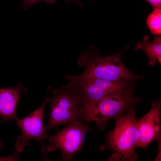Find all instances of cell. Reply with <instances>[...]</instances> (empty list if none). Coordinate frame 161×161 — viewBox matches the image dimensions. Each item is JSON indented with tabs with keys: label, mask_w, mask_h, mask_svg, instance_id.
I'll return each mask as SVG.
<instances>
[{
	"label": "cell",
	"mask_w": 161,
	"mask_h": 161,
	"mask_svg": "<svg viewBox=\"0 0 161 161\" xmlns=\"http://www.w3.org/2000/svg\"><path fill=\"white\" fill-rule=\"evenodd\" d=\"M135 106L116 119L114 129L107 135L106 144L101 147L102 149H109L119 154L123 160L129 161H135L138 157L135 152L139 139Z\"/></svg>",
	"instance_id": "3957f363"
},
{
	"label": "cell",
	"mask_w": 161,
	"mask_h": 161,
	"mask_svg": "<svg viewBox=\"0 0 161 161\" xmlns=\"http://www.w3.org/2000/svg\"><path fill=\"white\" fill-rule=\"evenodd\" d=\"M153 41L149 40V37L145 35L142 41H139L134 46L135 50H143L146 55L149 64L154 66L157 61L161 64V35H155Z\"/></svg>",
	"instance_id": "30bf717a"
},
{
	"label": "cell",
	"mask_w": 161,
	"mask_h": 161,
	"mask_svg": "<svg viewBox=\"0 0 161 161\" xmlns=\"http://www.w3.org/2000/svg\"><path fill=\"white\" fill-rule=\"evenodd\" d=\"M134 83L119 93L96 101H84L83 120L87 123L95 122L98 129L104 130L109 120L121 116L141 99L134 96Z\"/></svg>",
	"instance_id": "7a4b0ae2"
},
{
	"label": "cell",
	"mask_w": 161,
	"mask_h": 161,
	"mask_svg": "<svg viewBox=\"0 0 161 161\" xmlns=\"http://www.w3.org/2000/svg\"><path fill=\"white\" fill-rule=\"evenodd\" d=\"M48 103V97H46L38 108L24 118L19 119L16 121L22 133V135L17 138L15 146L17 151L23 150L28 145L29 140H35L40 143L42 153L46 154L47 149L44 141L48 134L43 122L44 108Z\"/></svg>",
	"instance_id": "52a82bcc"
},
{
	"label": "cell",
	"mask_w": 161,
	"mask_h": 161,
	"mask_svg": "<svg viewBox=\"0 0 161 161\" xmlns=\"http://www.w3.org/2000/svg\"><path fill=\"white\" fill-rule=\"evenodd\" d=\"M90 128L78 121L70 123L64 129L53 136L48 135L49 141L47 147L48 151L59 149L64 160H71L83 145L86 133Z\"/></svg>",
	"instance_id": "8992f818"
},
{
	"label": "cell",
	"mask_w": 161,
	"mask_h": 161,
	"mask_svg": "<svg viewBox=\"0 0 161 161\" xmlns=\"http://www.w3.org/2000/svg\"><path fill=\"white\" fill-rule=\"evenodd\" d=\"M41 2L49 4H54L56 0H23L21 5L25 11L31 8L35 4Z\"/></svg>",
	"instance_id": "7c38bea8"
},
{
	"label": "cell",
	"mask_w": 161,
	"mask_h": 161,
	"mask_svg": "<svg viewBox=\"0 0 161 161\" xmlns=\"http://www.w3.org/2000/svg\"><path fill=\"white\" fill-rule=\"evenodd\" d=\"M92 1H95L96 0H91Z\"/></svg>",
	"instance_id": "e0dca14e"
},
{
	"label": "cell",
	"mask_w": 161,
	"mask_h": 161,
	"mask_svg": "<svg viewBox=\"0 0 161 161\" xmlns=\"http://www.w3.org/2000/svg\"><path fill=\"white\" fill-rule=\"evenodd\" d=\"M152 6L153 9L161 8V0H145Z\"/></svg>",
	"instance_id": "4fadbf2b"
},
{
	"label": "cell",
	"mask_w": 161,
	"mask_h": 161,
	"mask_svg": "<svg viewBox=\"0 0 161 161\" xmlns=\"http://www.w3.org/2000/svg\"><path fill=\"white\" fill-rule=\"evenodd\" d=\"M68 85L77 89L84 101H94L119 93L134 82L127 80L117 81L89 77L67 76Z\"/></svg>",
	"instance_id": "5b68a950"
},
{
	"label": "cell",
	"mask_w": 161,
	"mask_h": 161,
	"mask_svg": "<svg viewBox=\"0 0 161 161\" xmlns=\"http://www.w3.org/2000/svg\"><path fill=\"white\" fill-rule=\"evenodd\" d=\"M3 148V145L1 141L0 140V151Z\"/></svg>",
	"instance_id": "2e32d148"
},
{
	"label": "cell",
	"mask_w": 161,
	"mask_h": 161,
	"mask_svg": "<svg viewBox=\"0 0 161 161\" xmlns=\"http://www.w3.org/2000/svg\"><path fill=\"white\" fill-rule=\"evenodd\" d=\"M53 96L48 97L50 104L49 117L45 126L48 132L59 126L83 120V100L74 86H65L54 90Z\"/></svg>",
	"instance_id": "277c9868"
},
{
	"label": "cell",
	"mask_w": 161,
	"mask_h": 161,
	"mask_svg": "<svg viewBox=\"0 0 161 161\" xmlns=\"http://www.w3.org/2000/svg\"><path fill=\"white\" fill-rule=\"evenodd\" d=\"M27 91L20 82L14 87L0 88V116L2 121H16L19 119L16 114L17 103L21 95Z\"/></svg>",
	"instance_id": "9c48e42d"
},
{
	"label": "cell",
	"mask_w": 161,
	"mask_h": 161,
	"mask_svg": "<svg viewBox=\"0 0 161 161\" xmlns=\"http://www.w3.org/2000/svg\"><path fill=\"white\" fill-rule=\"evenodd\" d=\"M125 49L112 55L102 56L95 47H90L88 50L82 52L78 57L79 65L85 68V70L77 76L114 81L127 80L132 82L143 79L141 76L129 70L121 61L120 55Z\"/></svg>",
	"instance_id": "6da1fadb"
},
{
	"label": "cell",
	"mask_w": 161,
	"mask_h": 161,
	"mask_svg": "<svg viewBox=\"0 0 161 161\" xmlns=\"http://www.w3.org/2000/svg\"><path fill=\"white\" fill-rule=\"evenodd\" d=\"M66 1L68 3H69L70 2H74L78 4L80 7H81L83 5L79 0H64Z\"/></svg>",
	"instance_id": "9a60e30c"
},
{
	"label": "cell",
	"mask_w": 161,
	"mask_h": 161,
	"mask_svg": "<svg viewBox=\"0 0 161 161\" xmlns=\"http://www.w3.org/2000/svg\"><path fill=\"white\" fill-rule=\"evenodd\" d=\"M159 149L157 156L155 159V161H160L161 160V139L157 141Z\"/></svg>",
	"instance_id": "5bb4252c"
},
{
	"label": "cell",
	"mask_w": 161,
	"mask_h": 161,
	"mask_svg": "<svg viewBox=\"0 0 161 161\" xmlns=\"http://www.w3.org/2000/svg\"><path fill=\"white\" fill-rule=\"evenodd\" d=\"M161 100H154L147 113L138 121V147L145 149L150 143L161 139Z\"/></svg>",
	"instance_id": "ba28073f"
},
{
	"label": "cell",
	"mask_w": 161,
	"mask_h": 161,
	"mask_svg": "<svg viewBox=\"0 0 161 161\" xmlns=\"http://www.w3.org/2000/svg\"><path fill=\"white\" fill-rule=\"evenodd\" d=\"M146 24L154 35L161 34V8L153 9L148 16Z\"/></svg>",
	"instance_id": "8fae6325"
}]
</instances>
